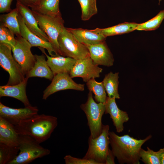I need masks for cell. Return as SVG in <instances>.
<instances>
[{"instance_id": "1", "label": "cell", "mask_w": 164, "mask_h": 164, "mask_svg": "<svg viewBox=\"0 0 164 164\" xmlns=\"http://www.w3.org/2000/svg\"><path fill=\"white\" fill-rule=\"evenodd\" d=\"M109 136L112 153L121 164H139L142 146L152 137L150 135L144 139H138L128 135L120 136L110 131Z\"/></svg>"}, {"instance_id": "2", "label": "cell", "mask_w": 164, "mask_h": 164, "mask_svg": "<svg viewBox=\"0 0 164 164\" xmlns=\"http://www.w3.org/2000/svg\"><path fill=\"white\" fill-rule=\"evenodd\" d=\"M57 125L56 117L37 114L14 126L18 134L29 135L40 144L50 138Z\"/></svg>"}, {"instance_id": "3", "label": "cell", "mask_w": 164, "mask_h": 164, "mask_svg": "<svg viewBox=\"0 0 164 164\" xmlns=\"http://www.w3.org/2000/svg\"><path fill=\"white\" fill-rule=\"evenodd\" d=\"M109 126L104 125L101 134L95 138L90 136L88 148L83 158L91 159L98 164H115L114 156L109 148Z\"/></svg>"}, {"instance_id": "4", "label": "cell", "mask_w": 164, "mask_h": 164, "mask_svg": "<svg viewBox=\"0 0 164 164\" xmlns=\"http://www.w3.org/2000/svg\"><path fill=\"white\" fill-rule=\"evenodd\" d=\"M17 147L19 152L9 164H28L50 153V150L41 146L35 139L28 135H19Z\"/></svg>"}, {"instance_id": "5", "label": "cell", "mask_w": 164, "mask_h": 164, "mask_svg": "<svg viewBox=\"0 0 164 164\" xmlns=\"http://www.w3.org/2000/svg\"><path fill=\"white\" fill-rule=\"evenodd\" d=\"M93 93L89 91L87 101L80 105L81 109L85 113L87 120L91 135L90 136L94 138L101 134L103 125L102 118L105 112L104 103L96 102L93 97Z\"/></svg>"}, {"instance_id": "6", "label": "cell", "mask_w": 164, "mask_h": 164, "mask_svg": "<svg viewBox=\"0 0 164 164\" xmlns=\"http://www.w3.org/2000/svg\"><path fill=\"white\" fill-rule=\"evenodd\" d=\"M32 11L39 27L48 36L49 42L57 54L60 55L58 39L60 33L64 27V21L61 15L51 16Z\"/></svg>"}, {"instance_id": "7", "label": "cell", "mask_w": 164, "mask_h": 164, "mask_svg": "<svg viewBox=\"0 0 164 164\" xmlns=\"http://www.w3.org/2000/svg\"><path fill=\"white\" fill-rule=\"evenodd\" d=\"M58 41L61 56L77 60L89 55L87 46L78 41L67 28H63Z\"/></svg>"}, {"instance_id": "8", "label": "cell", "mask_w": 164, "mask_h": 164, "mask_svg": "<svg viewBox=\"0 0 164 164\" xmlns=\"http://www.w3.org/2000/svg\"><path fill=\"white\" fill-rule=\"evenodd\" d=\"M11 50L10 47L0 43V65L9 73V78L6 84L8 85L17 84L26 77L21 66L12 56Z\"/></svg>"}, {"instance_id": "9", "label": "cell", "mask_w": 164, "mask_h": 164, "mask_svg": "<svg viewBox=\"0 0 164 164\" xmlns=\"http://www.w3.org/2000/svg\"><path fill=\"white\" fill-rule=\"evenodd\" d=\"M15 38L16 43L12 48L13 56L26 76L35 64V57L31 51L32 46L27 41L21 36Z\"/></svg>"}, {"instance_id": "10", "label": "cell", "mask_w": 164, "mask_h": 164, "mask_svg": "<svg viewBox=\"0 0 164 164\" xmlns=\"http://www.w3.org/2000/svg\"><path fill=\"white\" fill-rule=\"evenodd\" d=\"M103 69L95 64L89 55L76 60L69 75L72 78H82L87 82L91 79L99 77Z\"/></svg>"}, {"instance_id": "11", "label": "cell", "mask_w": 164, "mask_h": 164, "mask_svg": "<svg viewBox=\"0 0 164 164\" xmlns=\"http://www.w3.org/2000/svg\"><path fill=\"white\" fill-rule=\"evenodd\" d=\"M67 73H59L55 75L51 84L44 91L43 99L46 100L50 95L58 91L72 89L82 91L84 84L76 83Z\"/></svg>"}, {"instance_id": "12", "label": "cell", "mask_w": 164, "mask_h": 164, "mask_svg": "<svg viewBox=\"0 0 164 164\" xmlns=\"http://www.w3.org/2000/svg\"><path fill=\"white\" fill-rule=\"evenodd\" d=\"M38 111L36 106L30 105L23 108H14L0 102V117L14 125L38 114Z\"/></svg>"}, {"instance_id": "13", "label": "cell", "mask_w": 164, "mask_h": 164, "mask_svg": "<svg viewBox=\"0 0 164 164\" xmlns=\"http://www.w3.org/2000/svg\"><path fill=\"white\" fill-rule=\"evenodd\" d=\"M86 46L89 56L95 64L108 67L113 65L114 61L113 56L105 41Z\"/></svg>"}, {"instance_id": "14", "label": "cell", "mask_w": 164, "mask_h": 164, "mask_svg": "<svg viewBox=\"0 0 164 164\" xmlns=\"http://www.w3.org/2000/svg\"><path fill=\"white\" fill-rule=\"evenodd\" d=\"M115 99V97H107L104 103L105 108V114L110 115L116 132L120 133L123 131V124L129 120V117L126 112L119 108L116 103Z\"/></svg>"}, {"instance_id": "15", "label": "cell", "mask_w": 164, "mask_h": 164, "mask_svg": "<svg viewBox=\"0 0 164 164\" xmlns=\"http://www.w3.org/2000/svg\"><path fill=\"white\" fill-rule=\"evenodd\" d=\"M38 48L47 57V63L54 76L59 73L69 74L77 60L71 57H65L60 55L50 56L46 53L44 48Z\"/></svg>"}, {"instance_id": "16", "label": "cell", "mask_w": 164, "mask_h": 164, "mask_svg": "<svg viewBox=\"0 0 164 164\" xmlns=\"http://www.w3.org/2000/svg\"><path fill=\"white\" fill-rule=\"evenodd\" d=\"M18 19L19 23L21 36L27 41L32 46H38L46 49L51 56L58 55L50 43L45 41L32 32L26 26L19 13Z\"/></svg>"}, {"instance_id": "17", "label": "cell", "mask_w": 164, "mask_h": 164, "mask_svg": "<svg viewBox=\"0 0 164 164\" xmlns=\"http://www.w3.org/2000/svg\"><path fill=\"white\" fill-rule=\"evenodd\" d=\"M16 8L29 30L42 39L49 42L48 36L39 27L32 10L18 2L16 4Z\"/></svg>"}, {"instance_id": "18", "label": "cell", "mask_w": 164, "mask_h": 164, "mask_svg": "<svg viewBox=\"0 0 164 164\" xmlns=\"http://www.w3.org/2000/svg\"><path fill=\"white\" fill-rule=\"evenodd\" d=\"M28 78L15 85L0 86V97H9L16 98L22 102L25 107L31 105L26 93V87Z\"/></svg>"}, {"instance_id": "19", "label": "cell", "mask_w": 164, "mask_h": 164, "mask_svg": "<svg viewBox=\"0 0 164 164\" xmlns=\"http://www.w3.org/2000/svg\"><path fill=\"white\" fill-rule=\"evenodd\" d=\"M67 28L78 41L86 46L100 43L105 41L106 38L102 34L94 32L92 29Z\"/></svg>"}, {"instance_id": "20", "label": "cell", "mask_w": 164, "mask_h": 164, "mask_svg": "<svg viewBox=\"0 0 164 164\" xmlns=\"http://www.w3.org/2000/svg\"><path fill=\"white\" fill-rule=\"evenodd\" d=\"M19 137L14 125L0 117V143L17 147Z\"/></svg>"}, {"instance_id": "21", "label": "cell", "mask_w": 164, "mask_h": 164, "mask_svg": "<svg viewBox=\"0 0 164 164\" xmlns=\"http://www.w3.org/2000/svg\"><path fill=\"white\" fill-rule=\"evenodd\" d=\"M35 64L26 77L28 78L34 77H43L52 80L54 75L46 60L45 55L43 53L40 55H35Z\"/></svg>"}, {"instance_id": "22", "label": "cell", "mask_w": 164, "mask_h": 164, "mask_svg": "<svg viewBox=\"0 0 164 164\" xmlns=\"http://www.w3.org/2000/svg\"><path fill=\"white\" fill-rule=\"evenodd\" d=\"M138 23L125 22L105 28H96L92 29L96 33L102 34L105 37L128 33L135 30Z\"/></svg>"}, {"instance_id": "23", "label": "cell", "mask_w": 164, "mask_h": 164, "mask_svg": "<svg viewBox=\"0 0 164 164\" xmlns=\"http://www.w3.org/2000/svg\"><path fill=\"white\" fill-rule=\"evenodd\" d=\"M60 0H39L31 10L39 13L51 16L60 15Z\"/></svg>"}, {"instance_id": "24", "label": "cell", "mask_w": 164, "mask_h": 164, "mask_svg": "<svg viewBox=\"0 0 164 164\" xmlns=\"http://www.w3.org/2000/svg\"><path fill=\"white\" fill-rule=\"evenodd\" d=\"M19 12L17 9L12 10L6 14L0 15V25L8 28L16 36H21L18 19Z\"/></svg>"}, {"instance_id": "25", "label": "cell", "mask_w": 164, "mask_h": 164, "mask_svg": "<svg viewBox=\"0 0 164 164\" xmlns=\"http://www.w3.org/2000/svg\"><path fill=\"white\" fill-rule=\"evenodd\" d=\"M118 72H110L106 74L102 81L108 96L110 98H120L118 88L119 83Z\"/></svg>"}, {"instance_id": "26", "label": "cell", "mask_w": 164, "mask_h": 164, "mask_svg": "<svg viewBox=\"0 0 164 164\" xmlns=\"http://www.w3.org/2000/svg\"><path fill=\"white\" fill-rule=\"evenodd\" d=\"M86 85L89 91L94 94L96 101L97 103H105L107 97L102 81L97 82L94 78H93L87 82Z\"/></svg>"}, {"instance_id": "27", "label": "cell", "mask_w": 164, "mask_h": 164, "mask_svg": "<svg viewBox=\"0 0 164 164\" xmlns=\"http://www.w3.org/2000/svg\"><path fill=\"white\" fill-rule=\"evenodd\" d=\"M78 0L81 7L82 20H88L97 13L96 0Z\"/></svg>"}, {"instance_id": "28", "label": "cell", "mask_w": 164, "mask_h": 164, "mask_svg": "<svg viewBox=\"0 0 164 164\" xmlns=\"http://www.w3.org/2000/svg\"><path fill=\"white\" fill-rule=\"evenodd\" d=\"M17 147H12L0 143V164H9L18 154Z\"/></svg>"}, {"instance_id": "29", "label": "cell", "mask_w": 164, "mask_h": 164, "mask_svg": "<svg viewBox=\"0 0 164 164\" xmlns=\"http://www.w3.org/2000/svg\"><path fill=\"white\" fill-rule=\"evenodd\" d=\"M164 19V9L162 10L154 17L148 21L138 24L136 30L152 31L157 29Z\"/></svg>"}, {"instance_id": "30", "label": "cell", "mask_w": 164, "mask_h": 164, "mask_svg": "<svg viewBox=\"0 0 164 164\" xmlns=\"http://www.w3.org/2000/svg\"><path fill=\"white\" fill-rule=\"evenodd\" d=\"M147 148L146 150L141 149L140 160L145 164H161L159 151H154L148 147Z\"/></svg>"}, {"instance_id": "31", "label": "cell", "mask_w": 164, "mask_h": 164, "mask_svg": "<svg viewBox=\"0 0 164 164\" xmlns=\"http://www.w3.org/2000/svg\"><path fill=\"white\" fill-rule=\"evenodd\" d=\"M14 35L8 28L0 25V43L6 44L12 49L16 42Z\"/></svg>"}, {"instance_id": "32", "label": "cell", "mask_w": 164, "mask_h": 164, "mask_svg": "<svg viewBox=\"0 0 164 164\" xmlns=\"http://www.w3.org/2000/svg\"><path fill=\"white\" fill-rule=\"evenodd\" d=\"M66 164H98L91 159L76 158L70 155H67L64 158Z\"/></svg>"}, {"instance_id": "33", "label": "cell", "mask_w": 164, "mask_h": 164, "mask_svg": "<svg viewBox=\"0 0 164 164\" xmlns=\"http://www.w3.org/2000/svg\"><path fill=\"white\" fill-rule=\"evenodd\" d=\"M13 0H0V12H9L12 9L11 5Z\"/></svg>"}, {"instance_id": "34", "label": "cell", "mask_w": 164, "mask_h": 164, "mask_svg": "<svg viewBox=\"0 0 164 164\" xmlns=\"http://www.w3.org/2000/svg\"><path fill=\"white\" fill-rule=\"evenodd\" d=\"M17 2L31 8L35 5L39 0H16Z\"/></svg>"}, {"instance_id": "35", "label": "cell", "mask_w": 164, "mask_h": 164, "mask_svg": "<svg viewBox=\"0 0 164 164\" xmlns=\"http://www.w3.org/2000/svg\"><path fill=\"white\" fill-rule=\"evenodd\" d=\"M158 151L161 164H164V148L160 149Z\"/></svg>"}, {"instance_id": "36", "label": "cell", "mask_w": 164, "mask_h": 164, "mask_svg": "<svg viewBox=\"0 0 164 164\" xmlns=\"http://www.w3.org/2000/svg\"><path fill=\"white\" fill-rule=\"evenodd\" d=\"M161 0H159V3H160V2L161 1Z\"/></svg>"}]
</instances>
